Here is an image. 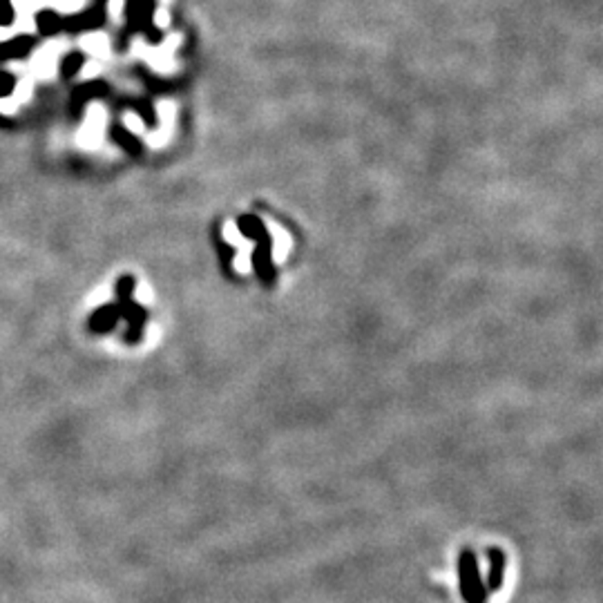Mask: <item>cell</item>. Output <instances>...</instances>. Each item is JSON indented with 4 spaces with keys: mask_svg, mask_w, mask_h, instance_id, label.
<instances>
[{
    "mask_svg": "<svg viewBox=\"0 0 603 603\" xmlns=\"http://www.w3.org/2000/svg\"><path fill=\"white\" fill-rule=\"evenodd\" d=\"M224 237H226V241H230L233 246H244V237H241V233H239L237 226L233 222H228L224 226Z\"/></svg>",
    "mask_w": 603,
    "mask_h": 603,
    "instance_id": "12",
    "label": "cell"
},
{
    "mask_svg": "<svg viewBox=\"0 0 603 603\" xmlns=\"http://www.w3.org/2000/svg\"><path fill=\"white\" fill-rule=\"evenodd\" d=\"M38 48V38L32 34H18L13 38L0 40V63H9V60H23L32 56Z\"/></svg>",
    "mask_w": 603,
    "mask_h": 603,
    "instance_id": "2",
    "label": "cell"
},
{
    "mask_svg": "<svg viewBox=\"0 0 603 603\" xmlns=\"http://www.w3.org/2000/svg\"><path fill=\"white\" fill-rule=\"evenodd\" d=\"M103 92H105V83H99V81H87V83L76 85L72 89V94H70V112L74 116H79V112L83 110V105L89 99L103 94Z\"/></svg>",
    "mask_w": 603,
    "mask_h": 603,
    "instance_id": "4",
    "label": "cell"
},
{
    "mask_svg": "<svg viewBox=\"0 0 603 603\" xmlns=\"http://www.w3.org/2000/svg\"><path fill=\"white\" fill-rule=\"evenodd\" d=\"M458 577L462 585V594H465L469 603H485L487 587L481 585V575H478L474 552L465 550L458 556Z\"/></svg>",
    "mask_w": 603,
    "mask_h": 603,
    "instance_id": "1",
    "label": "cell"
},
{
    "mask_svg": "<svg viewBox=\"0 0 603 603\" xmlns=\"http://www.w3.org/2000/svg\"><path fill=\"white\" fill-rule=\"evenodd\" d=\"M18 85V79L7 70H0V99H7L13 94V89Z\"/></svg>",
    "mask_w": 603,
    "mask_h": 603,
    "instance_id": "10",
    "label": "cell"
},
{
    "mask_svg": "<svg viewBox=\"0 0 603 603\" xmlns=\"http://www.w3.org/2000/svg\"><path fill=\"white\" fill-rule=\"evenodd\" d=\"M271 233L275 237V249H273V257L275 261H282L286 255H288V249H290V241H288V235L284 233V230H280L277 226H271Z\"/></svg>",
    "mask_w": 603,
    "mask_h": 603,
    "instance_id": "9",
    "label": "cell"
},
{
    "mask_svg": "<svg viewBox=\"0 0 603 603\" xmlns=\"http://www.w3.org/2000/svg\"><path fill=\"white\" fill-rule=\"evenodd\" d=\"M103 21H105V11L101 9H87L81 13H72V16L63 18V32L83 34V32H89V29L101 27Z\"/></svg>",
    "mask_w": 603,
    "mask_h": 603,
    "instance_id": "3",
    "label": "cell"
},
{
    "mask_svg": "<svg viewBox=\"0 0 603 603\" xmlns=\"http://www.w3.org/2000/svg\"><path fill=\"white\" fill-rule=\"evenodd\" d=\"M16 21V9L11 0H0V27H9Z\"/></svg>",
    "mask_w": 603,
    "mask_h": 603,
    "instance_id": "11",
    "label": "cell"
},
{
    "mask_svg": "<svg viewBox=\"0 0 603 603\" xmlns=\"http://www.w3.org/2000/svg\"><path fill=\"white\" fill-rule=\"evenodd\" d=\"M157 21H159V25H165V23H168L165 11H159V16H157V13H154V23H157Z\"/></svg>",
    "mask_w": 603,
    "mask_h": 603,
    "instance_id": "14",
    "label": "cell"
},
{
    "mask_svg": "<svg viewBox=\"0 0 603 603\" xmlns=\"http://www.w3.org/2000/svg\"><path fill=\"white\" fill-rule=\"evenodd\" d=\"M36 29L45 38L58 36L63 32V16H60L56 9H40L36 11Z\"/></svg>",
    "mask_w": 603,
    "mask_h": 603,
    "instance_id": "5",
    "label": "cell"
},
{
    "mask_svg": "<svg viewBox=\"0 0 603 603\" xmlns=\"http://www.w3.org/2000/svg\"><path fill=\"white\" fill-rule=\"evenodd\" d=\"M489 561H491V577H489V590H499L505 572V556L501 550L491 548L489 550Z\"/></svg>",
    "mask_w": 603,
    "mask_h": 603,
    "instance_id": "8",
    "label": "cell"
},
{
    "mask_svg": "<svg viewBox=\"0 0 603 603\" xmlns=\"http://www.w3.org/2000/svg\"><path fill=\"white\" fill-rule=\"evenodd\" d=\"M116 320H119V308L116 306H110V304L101 306V308H97L94 313H92L89 329L97 331V333H105V331H110L114 327Z\"/></svg>",
    "mask_w": 603,
    "mask_h": 603,
    "instance_id": "6",
    "label": "cell"
},
{
    "mask_svg": "<svg viewBox=\"0 0 603 603\" xmlns=\"http://www.w3.org/2000/svg\"><path fill=\"white\" fill-rule=\"evenodd\" d=\"M235 268H237L239 273H249V271H251V257L246 255V253L237 255V257H235Z\"/></svg>",
    "mask_w": 603,
    "mask_h": 603,
    "instance_id": "13",
    "label": "cell"
},
{
    "mask_svg": "<svg viewBox=\"0 0 603 603\" xmlns=\"http://www.w3.org/2000/svg\"><path fill=\"white\" fill-rule=\"evenodd\" d=\"M85 65V54L83 52H67L60 60V79H74Z\"/></svg>",
    "mask_w": 603,
    "mask_h": 603,
    "instance_id": "7",
    "label": "cell"
}]
</instances>
